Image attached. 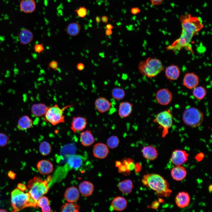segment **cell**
I'll return each instance as SVG.
<instances>
[{"label": "cell", "mask_w": 212, "mask_h": 212, "mask_svg": "<svg viewBox=\"0 0 212 212\" xmlns=\"http://www.w3.org/2000/svg\"><path fill=\"white\" fill-rule=\"evenodd\" d=\"M33 125V121L30 117L27 115L21 116L19 119L17 127L19 130L22 131L26 130L32 127Z\"/></svg>", "instance_id": "cell-26"}, {"label": "cell", "mask_w": 212, "mask_h": 212, "mask_svg": "<svg viewBox=\"0 0 212 212\" xmlns=\"http://www.w3.org/2000/svg\"><path fill=\"white\" fill-rule=\"evenodd\" d=\"M64 197L66 201L68 202H76L80 197L79 191L77 188L75 187H69L66 190Z\"/></svg>", "instance_id": "cell-17"}, {"label": "cell", "mask_w": 212, "mask_h": 212, "mask_svg": "<svg viewBox=\"0 0 212 212\" xmlns=\"http://www.w3.org/2000/svg\"><path fill=\"white\" fill-rule=\"evenodd\" d=\"M79 188L80 193L83 196L88 197L93 193L94 190V186L90 182L85 181L80 183Z\"/></svg>", "instance_id": "cell-29"}, {"label": "cell", "mask_w": 212, "mask_h": 212, "mask_svg": "<svg viewBox=\"0 0 212 212\" xmlns=\"http://www.w3.org/2000/svg\"><path fill=\"white\" fill-rule=\"evenodd\" d=\"M38 170L42 175H46L51 173L53 170L52 164L48 160H43L38 162L37 165Z\"/></svg>", "instance_id": "cell-19"}, {"label": "cell", "mask_w": 212, "mask_h": 212, "mask_svg": "<svg viewBox=\"0 0 212 212\" xmlns=\"http://www.w3.org/2000/svg\"><path fill=\"white\" fill-rule=\"evenodd\" d=\"M52 178L49 175L47 179L43 180L40 178L35 177L28 182V186L30 189L29 193L37 202L48 192L49 189L48 183L51 181Z\"/></svg>", "instance_id": "cell-4"}, {"label": "cell", "mask_w": 212, "mask_h": 212, "mask_svg": "<svg viewBox=\"0 0 212 212\" xmlns=\"http://www.w3.org/2000/svg\"><path fill=\"white\" fill-rule=\"evenodd\" d=\"M164 0H150L153 6L158 5L161 4Z\"/></svg>", "instance_id": "cell-44"}, {"label": "cell", "mask_w": 212, "mask_h": 212, "mask_svg": "<svg viewBox=\"0 0 212 212\" xmlns=\"http://www.w3.org/2000/svg\"><path fill=\"white\" fill-rule=\"evenodd\" d=\"M48 108V107L43 103L34 104L31 107V111L34 116L40 117L44 115Z\"/></svg>", "instance_id": "cell-28"}, {"label": "cell", "mask_w": 212, "mask_h": 212, "mask_svg": "<svg viewBox=\"0 0 212 212\" xmlns=\"http://www.w3.org/2000/svg\"><path fill=\"white\" fill-rule=\"evenodd\" d=\"M11 203L13 211H18L28 207H36L37 202L29 193H24L17 188L11 193Z\"/></svg>", "instance_id": "cell-2"}, {"label": "cell", "mask_w": 212, "mask_h": 212, "mask_svg": "<svg viewBox=\"0 0 212 212\" xmlns=\"http://www.w3.org/2000/svg\"><path fill=\"white\" fill-rule=\"evenodd\" d=\"M77 68L79 71H82L85 68V65L82 63H79L77 64Z\"/></svg>", "instance_id": "cell-46"}, {"label": "cell", "mask_w": 212, "mask_h": 212, "mask_svg": "<svg viewBox=\"0 0 212 212\" xmlns=\"http://www.w3.org/2000/svg\"><path fill=\"white\" fill-rule=\"evenodd\" d=\"M95 107L100 113H104L108 111L111 107L112 103L106 98L100 97L97 98L95 102Z\"/></svg>", "instance_id": "cell-14"}, {"label": "cell", "mask_w": 212, "mask_h": 212, "mask_svg": "<svg viewBox=\"0 0 212 212\" xmlns=\"http://www.w3.org/2000/svg\"><path fill=\"white\" fill-rule=\"evenodd\" d=\"M106 143V145L109 148L113 149L116 148L118 146L120 141L117 136L113 135L107 138Z\"/></svg>", "instance_id": "cell-37"}, {"label": "cell", "mask_w": 212, "mask_h": 212, "mask_svg": "<svg viewBox=\"0 0 212 212\" xmlns=\"http://www.w3.org/2000/svg\"><path fill=\"white\" fill-rule=\"evenodd\" d=\"M182 118L186 125L191 127L196 128L202 124L204 115L198 108L190 107L186 109L183 111Z\"/></svg>", "instance_id": "cell-5"}, {"label": "cell", "mask_w": 212, "mask_h": 212, "mask_svg": "<svg viewBox=\"0 0 212 212\" xmlns=\"http://www.w3.org/2000/svg\"><path fill=\"white\" fill-rule=\"evenodd\" d=\"M80 207L79 205L73 203H67L62 205L61 208V211L62 212L79 211Z\"/></svg>", "instance_id": "cell-34"}, {"label": "cell", "mask_w": 212, "mask_h": 212, "mask_svg": "<svg viewBox=\"0 0 212 212\" xmlns=\"http://www.w3.org/2000/svg\"><path fill=\"white\" fill-rule=\"evenodd\" d=\"M19 6L21 11L26 14L33 12L36 6L35 0H21Z\"/></svg>", "instance_id": "cell-23"}, {"label": "cell", "mask_w": 212, "mask_h": 212, "mask_svg": "<svg viewBox=\"0 0 212 212\" xmlns=\"http://www.w3.org/2000/svg\"><path fill=\"white\" fill-rule=\"evenodd\" d=\"M8 174L9 176L12 179H14L15 177L16 174H15L14 172L11 171H10L9 172Z\"/></svg>", "instance_id": "cell-48"}, {"label": "cell", "mask_w": 212, "mask_h": 212, "mask_svg": "<svg viewBox=\"0 0 212 212\" xmlns=\"http://www.w3.org/2000/svg\"><path fill=\"white\" fill-rule=\"evenodd\" d=\"M17 188L22 191H25L26 189V186L22 183L18 184L17 185Z\"/></svg>", "instance_id": "cell-45"}, {"label": "cell", "mask_w": 212, "mask_h": 212, "mask_svg": "<svg viewBox=\"0 0 212 212\" xmlns=\"http://www.w3.org/2000/svg\"><path fill=\"white\" fill-rule=\"evenodd\" d=\"M112 33V31L111 30H108L107 29L105 31V34L106 35L109 36L111 35Z\"/></svg>", "instance_id": "cell-50"}, {"label": "cell", "mask_w": 212, "mask_h": 212, "mask_svg": "<svg viewBox=\"0 0 212 212\" xmlns=\"http://www.w3.org/2000/svg\"><path fill=\"white\" fill-rule=\"evenodd\" d=\"M81 26L76 22L71 23L67 26L66 31L67 34L71 36L74 37L79 34L81 29Z\"/></svg>", "instance_id": "cell-31"}, {"label": "cell", "mask_w": 212, "mask_h": 212, "mask_svg": "<svg viewBox=\"0 0 212 212\" xmlns=\"http://www.w3.org/2000/svg\"><path fill=\"white\" fill-rule=\"evenodd\" d=\"M52 149L50 144L45 141L41 142L39 147L40 153L44 156L47 155L49 154L51 152Z\"/></svg>", "instance_id": "cell-35"}, {"label": "cell", "mask_w": 212, "mask_h": 212, "mask_svg": "<svg viewBox=\"0 0 212 212\" xmlns=\"http://www.w3.org/2000/svg\"><path fill=\"white\" fill-rule=\"evenodd\" d=\"M80 138L81 143L85 147L91 145L95 141V138L92 131L90 130H87L81 132Z\"/></svg>", "instance_id": "cell-21"}, {"label": "cell", "mask_w": 212, "mask_h": 212, "mask_svg": "<svg viewBox=\"0 0 212 212\" xmlns=\"http://www.w3.org/2000/svg\"><path fill=\"white\" fill-rule=\"evenodd\" d=\"M165 73V76L168 79L170 80H174L179 78L180 72L177 66L172 64L166 68Z\"/></svg>", "instance_id": "cell-24"}, {"label": "cell", "mask_w": 212, "mask_h": 212, "mask_svg": "<svg viewBox=\"0 0 212 212\" xmlns=\"http://www.w3.org/2000/svg\"><path fill=\"white\" fill-rule=\"evenodd\" d=\"M87 124V119L78 116L73 117L71 122L70 128L74 133L82 131L86 127Z\"/></svg>", "instance_id": "cell-11"}, {"label": "cell", "mask_w": 212, "mask_h": 212, "mask_svg": "<svg viewBox=\"0 0 212 212\" xmlns=\"http://www.w3.org/2000/svg\"><path fill=\"white\" fill-rule=\"evenodd\" d=\"M199 82L198 76L193 72L186 73L183 80V85L190 89H193L197 86Z\"/></svg>", "instance_id": "cell-12"}, {"label": "cell", "mask_w": 212, "mask_h": 212, "mask_svg": "<svg viewBox=\"0 0 212 212\" xmlns=\"http://www.w3.org/2000/svg\"><path fill=\"white\" fill-rule=\"evenodd\" d=\"M18 36L20 43L23 45L30 44L34 38L33 33L30 30L26 28L21 29Z\"/></svg>", "instance_id": "cell-18"}, {"label": "cell", "mask_w": 212, "mask_h": 212, "mask_svg": "<svg viewBox=\"0 0 212 212\" xmlns=\"http://www.w3.org/2000/svg\"><path fill=\"white\" fill-rule=\"evenodd\" d=\"M6 211L4 209H0V212H6Z\"/></svg>", "instance_id": "cell-54"}, {"label": "cell", "mask_w": 212, "mask_h": 212, "mask_svg": "<svg viewBox=\"0 0 212 212\" xmlns=\"http://www.w3.org/2000/svg\"><path fill=\"white\" fill-rule=\"evenodd\" d=\"M109 149L107 145L102 143H97L95 144L93 149L94 156L99 159H104L108 155Z\"/></svg>", "instance_id": "cell-13"}, {"label": "cell", "mask_w": 212, "mask_h": 212, "mask_svg": "<svg viewBox=\"0 0 212 212\" xmlns=\"http://www.w3.org/2000/svg\"><path fill=\"white\" fill-rule=\"evenodd\" d=\"M101 19L99 16H97L96 18V21L97 23H100V21Z\"/></svg>", "instance_id": "cell-52"}, {"label": "cell", "mask_w": 212, "mask_h": 212, "mask_svg": "<svg viewBox=\"0 0 212 212\" xmlns=\"http://www.w3.org/2000/svg\"><path fill=\"white\" fill-rule=\"evenodd\" d=\"M138 67L140 73L148 78L156 76L164 69V66L160 60L151 57L140 62Z\"/></svg>", "instance_id": "cell-3"}, {"label": "cell", "mask_w": 212, "mask_h": 212, "mask_svg": "<svg viewBox=\"0 0 212 212\" xmlns=\"http://www.w3.org/2000/svg\"><path fill=\"white\" fill-rule=\"evenodd\" d=\"M118 187L120 191L125 194L130 193L133 188L132 181L130 179H127L120 182L118 184Z\"/></svg>", "instance_id": "cell-30"}, {"label": "cell", "mask_w": 212, "mask_h": 212, "mask_svg": "<svg viewBox=\"0 0 212 212\" xmlns=\"http://www.w3.org/2000/svg\"><path fill=\"white\" fill-rule=\"evenodd\" d=\"M160 203L158 201H153L151 205L150 208L154 209H157L159 206Z\"/></svg>", "instance_id": "cell-43"}, {"label": "cell", "mask_w": 212, "mask_h": 212, "mask_svg": "<svg viewBox=\"0 0 212 212\" xmlns=\"http://www.w3.org/2000/svg\"><path fill=\"white\" fill-rule=\"evenodd\" d=\"M212 186L211 185L210 186H209L208 187V190L210 192H211L212 191Z\"/></svg>", "instance_id": "cell-53"}, {"label": "cell", "mask_w": 212, "mask_h": 212, "mask_svg": "<svg viewBox=\"0 0 212 212\" xmlns=\"http://www.w3.org/2000/svg\"><path fill=\"white\" fill-rule=\"evenodd\" d=\"M187 172L186 169L181 165H176L172 168L171 174L173 178L177 181H181L186 177Z\"/></svg>", "instance_id": "cell-25"}, {"label": "cell", "mask_w": 212, "mask_h": 212, "mask_svg": "<svg viewBox=\"0 0 212 212\" xmlns=\"http://www.w3.org/2000/svg\"><path fill=\"white\" fill-rule=\"evenodd\" d=\"M34 49L35 52L40 54L45 50V49L42 43L38 44L35 45Z\"/></svg>", "instance_id": "cell-40"}, {"label": "cell", "mask_w": 212, "mask_h": 212, "mask_svg": "<svg viewBox=\"0 0 212 212\" xmlns=\"http://www.w3.org/2000/svg\"><path fill=\"white\" fill-rule=\"evenodd\" d=\"M154 123L163 129L162 137L165 138L168 134L169 129L173 124V116L170 109L161 111L157 114L153 120Z\"/></svg>", "instance_id": "cell-7"}, {"label": "cell", "mask_w": 212, "mask_h": 212, "mask_svg": "<svg viewBox=\"0 0 212 212\" xmlns=\"http://www.w3.org/2000/svg\"><path fill=\"white\" fill-rule=\"evenodd\" d=\"M182 28L189 29L196 34L203 28L201 19L197 17L191 16L188 14L182 16L180 18Z\"/></svg>", "instance_id": "cell-8"}, {"label": "cell", "mask_w": 212, "mask_h": 212, "mask_svg": "<svg viewBox=\"0 0 212 212\" xmlns=\"http://www.w3.org/2000/svg\"><path fill=\"white\" fill-rule=\"evenodd\" d=\"M9 141V137L6 134L0 132V146L3 147L6 145Z\"/></svg>", "instance_id": "cell-38"}, {"label": "cell", "mask_w": 212, "mask_h": 212, "mask_svg": "<svg viewBox=\"0 0 212 212\" xmlns=\"http://www.w3.org/2000/svg\"><path fill=\"white\" fill-rule=\"evenodd\" d=\"M112 97L115 100H120L125 97V93L124 90L120 87L113 88L111 92Z\"/></svg>", "instance_id": "cell-36"}, {"label": "cell", "mask_w": 212, "mask_h": 212, "mask_svg": "<svg viewBox=\"0 0 212 212\" xmlns=\"http://www.w3.org/2000/svg\"><path fill=\"white\" fill-rule=\"evenodd\" d=\"M58 67V63L56 61H53L50 62L48 64V69H52L54 71H57Z\"/></svg>", "instance_id": "cell-41"}, {"label": "cell", "mask_w": 212, "mask_h": 212, "mask_svg": "<svg viewBox=\"0 0 212 212\" xmlns=\"http://www.w3.org/2000/svg\"><path fill=\"white\" fill-rule=\"evenodd\" d=\"M204 154L202 153H200L198 154L195 157L196 159L198 161L202 160L204 157Z\"/></svg>", "instance_id": "cell-42"}, {"label": "cell", "mask_w": 212, "mask_h": 212, "mask_svg": "<svg viewBox=\"0 0 212 212\" xmlns=\"http://www.w3.org/2000/svg\"><path fill=\"white\" fill-rule=\"evenodd\" d=\"M75 11L78 16L81 18L85 17L87 14V9L84 6L80 7L78 9L76 10Z\"/></svg>", "instance_id": "cell-39"}, {"label": "cell", "mask_w": 212, "mask_h": 212, "mask_svg": "<svg viewBox=\"0 0 212 212\" xmlns=\"http://www.w3.org/2000/svg\"><path fill=\"white\" fill-rule=\"evenodd\" d=\"M188 155L189 154L185 150H176L173 152L170 160L176 166L181 165L187 162Z\"/></svg>", "instance_id": "cell-10"}, {"label": "cell", "mask_w": 212, "mask_h": 212, "mask_svg": "<svg viewBox=\"0 0 212 212\" xmlns=\"http://www.w3.org/2000/svg\"><path fill=\"white\" fill-rule=\"evenodd\" d=\"M73 105H68L62 108L57 104L52 107H49L44 115V121L54 126L59 124L64 123L65 121L64 112L67 108Z\"/></svg>", "instance_id": "cell-6"}, {"label": "cell", "mask_w": 212, "mask_h": 212, "mask_svg": "<svg viewBox=\"0 0 212 212\" xmlns=\"http://www.w3.org/2000/svg\"><path fill=\"white\" fill-rule=\"evenodd\" d=\"M140 11V9L136 7H133L131 10V13L134 14H136L139 13Z\"/></svg>", "instance_id": "cell-47"}, {"label": "cell", "mask_w": 212, "mask_h": 212, "mask_svg": "<svg viewBox=\"0 0 212 212\" xmlns=\"http://www.w3.org/2000/svg\"><path fill=\"white\" fill-rule=\"evenodd\" d=\"M127 202L124 197L118 196L115 198L111 203V206L115 210L121 211L127 207Z\"/></svg>", "instance_id": "cell-27"}, {"label": "cell", "mask_w": 212, "mask_h": 212, "mask_svg": "<svg viewBox=\"0 0 212 212\" xmlns=\"http://www.w3.org/2000/svg\"><path fill=\"white\" fill-rule=\"evenodd\" d=\"M173 95L171 92L168 89L163 88L156 92L155 99L157 102L162 105H166L171 102Z\"/></svg>", "instance_id": "cell-9"}, {"label": "cell", "mask_w": 212, "mask_h": 212, "mask_svg": "<svg viewBox=\"0 0 212 212\" xmlns=\"http://www.w3.org/2000/svg\"><path fill=\"white\" fill-rule=\"evenodd\" d=\"M101 21L103 22L107 23L108 21V18L106 16H103L102 17Z\"/></svg>", "instance_id": "cell-49"}, {"label": "cell", "mask_w": 212, "mask_h": 212, "mask_svg": "<svg viewBox=\"0 0 212 212\" xmlns=\"http://www.w3.org/2000/svg\"><path fill=\"white\" fill-rule=\"evenodd\" d=\"M84 157L79 155L69 156L67 165L70 169H77L81 166L83 161Z\"/></svg>", "instance_id": "cell-22"}, {"label": "cell", "mask_w": 212, "mask_h": 212, "mask_svg": "<svg viewBox=\"0 0 212 212\" xmlns=\"http://www.w3.org/2000/svg\"><path fill=\"white\" fill-rule=\"evenodd\" d=\"M106 28L107 29L112 30L113 27L111 24H108L106 25Z\"/></svg>", "instance_id": "cell-51"}, {"label": "cell", "mask_w": 212, "mask_h": 212, "mask_svg": "<svg viewBox=\"0 0 212 212\" xmlns=\"http://www.w3.org/2000/svg\"><path fill=\"white\" fill-rule=\"evenodd\" d=\"M132 103L127 101L122 102L119 105L118 110L119 116L122 118H125L131 114L133 109Z\"/></svg>", "instance_id": "cell-15"}, {"label": "cell", "mask_w": 212, "mask_h": 212, "mask_svg": "<svg viewBox=\"0 0 212 212\" xmlns=\"http://www.w3.org/2000/svg\"><path fill=\"white\" fill-rule=\"evenodd\" d=\"M193 89V95L194 97L198 100H203L206 95V90L203 87L197 86Z\"/></svg>", "instance_id": "cell-33"}, {"label": "cell", "mask_w": 212, "mask_h": 212, "mask_svg": "<svg viewBox=\"0 0 212 212\" xmlns=\"http://www.w3.org/2000/svg\"><path fill=\"white\" fill-rule=\"evenodd\" d=\"M142 152L143 157L150 160H153L158 157V153L156 148L151 145L144 147Z\"/></svg>", "instance_id": "cell-20"}, {"label": "cell", "mask_w": 212, "mask_h": 212, "mask_svg": "<svg viewBox=\"0 0 212 212\" xmlns=\"http://www.w3.org/2000/svg\"><path fill=\"white\" fill-rule=\"evenodd\" d=\"M190 197L188 193L184 191L179 192L175 198V203L180 208H184L189 204Z\"/></svg>", "instance_id": "cell-16"}, {"label": "cell", "mask_w": 212, "mask_h": 212, "mask_svg": "<svg viewBox=\"0 0 212 212\" xmlns=\"http://www.w3.org/2000/svg\"><path fill=\"white\" fill-rule=\"evenodd\" d=\"M142 181L144 186L155 191L159 196L168 197L172 193L168 181L158 174H147L143 176Z\"/></svg>", "instance_id": "cell-1"}, {"label": "cell", "mask_w": 212, "mask_h": 212, "mask_svg": "<svg viewBox=\"0 0 212 212\" xmlns=\"http://www.w3.org/2000/svg\"><path fill=\"white\" fill-rule=\"evenodd\" d=\"M49 204L48 198L45 196H42L37 201V206L41 208L43 212H50L51 211Z\"/></svg>", "instance_id": "cell-32"}]
</instances>
